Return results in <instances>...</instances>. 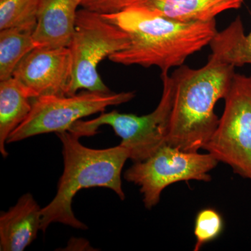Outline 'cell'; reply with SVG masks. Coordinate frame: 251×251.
I'll use <instances>...</instances> for the list:
<instances>
[{
  "instance_id": "obj_17",
  "label": "cell",
  "mask_w": 251,
  "mask_h": 251,
  "mask_svg": "<svg viewBox=\"0 0 251 251\" xmlns=\"http://www.w3.org/2000/svg\"><path fill=\"white\" fill-rule=\"evenodd\" d=\"M224 229V220L217 211L211 208L200 211L196 218L194 235L196 238L194 251L216 239Z\"/></svg>"
},
{
  "instance_id": "obj_5",
  "label": "cell",
  "mask_w": 251,
  "mask_h": 251,
  "mask_svg": "<svg viewBox=\"0 0 251 251\" xmlns=\"http://www.w3.org/2000/svg\"><path fill=\"white\" fill-rule=\"evenodd\" d=\"M163 93L156 109L148 115L120 113L113 110L101 112L88 121L79 120L68 131L78 138L97 134L101 126H110L121 138V146L128 150L134 163L145 161L166 144L167 132L173 100V81L168 72H162Z\"/></svg>"
},
{
  "instance_id": "obj_12",
  "label": "cell",
  "mask_w": 251,
  "mask_h": 251,
  "mask_svg": "<svg viewBox=\"0 0 251 251\" xmlns=\"http://www.w3.org/2000/svg\"><path fill=\"white\" fill-rule=\"evenodd\" d=\"M244 0H138L135 4L179 22H208L224 11L241 7Z\"/></svg>"
},
{
  "instance_id": "obj_4",
  "label": "cell",
  "mask_w": 251,
  "mask_h": 251,
  "mask_svg": "<svg viewBox=\"0 0 251 251\" xmlns=\"http://www.w3.org/2000/svg\"><path fill=\"white\" fill-rule=\"evenodd\" d=\"M129 36L101 14L82 8L77 11L75 30L69 46L72 57V81L68 96L80 90L112 92L102 80L99 64L106 57L123 50Z\"/></svg>"
},
{
  "instance_id": "obj_10",
  "label": "cell",
  "mask_w": 251,
  "mask_h": 251,
  "mask_svg": "<svg viewBox=\"0 0 251 251\" xmlns=\"http://www.w3.org/2000/svg\"><path fill=\"white\" fill-rule=\"evenodd\" d=\"M79 6L80 0H39L32 34L36 47H69Z\"/></svg>"
},
{
  "instance_id": "obj_14",
  "label": "cell",
  "mask_w": 251,
  "mask_h": 251,
  "mask_svg": "<svg viewBox=\"0 0 251 251\" xmlns=\"http://www.w3.org/2000/svg\"><path fill=\"white\" fill-rule=\"evenodd\" d=\"M209 57L234 67L251 64V31L246 35L240 17L218 31L210 44Z\"/></svg>"
},
{
  "instance_id": "obj_7",
  "label": "cell",
  "mask_w": 251,
  "mask_h": 251,
  "mask_svg": "<svg viewBox=\"0 0 251 251\" xmlns=\"http://www.w3.org/2000/svg\"><path fill=\"white\" fill-rule=\"evenodd\" d=\"M134 92L102 93L85 90L72 96H46L31 99L27 118L10 135L7 143H16L34 135L68 131L75 122L112 105L128 103Z\"/></svg>"
},
{
  "instance_id": "obj_8",
  "label": "cell",
  "mask_w": 251,
  "mask_h": 251,
  "mask_svg": "<svg viewBox=\"0 0 251 251\" xmlns=\"http://www.w3.org/2000/svg\"><path fill=\"white\" fill-rule=\"evenodd\" d=\"M219 163L211 153L188 152L166 144L148 159L135 162L124 177L140 186L144 204L151 209L158 204L162 192L170 185L190 180L210 181L209 173Z\"/></svg>"
},
{
  "instance_id": "obj_11",
  "label": "cell",
  "mask_w": 251,
  "mask_h": 251,
  "mask_svg": "<svg viewBox=\"0 0 251 251\" xmlns=\"http://www.w3.org/2000/svg\"><path fill=\"white\" fill-rule=\"evenodd\" d=\"M41 208L31 193L0 216V251H22L35 240L41 230Z\"/></svg>"
},
{
  "instance_id": "obj_16",
  "label": "cell",
  "mask_w": 251,
  "mask_h": 251,
  "mask_svg": "<svg viewBox=\"0 0 251 251\" xmlns=\"http://www.w3.org/2000/svg\"><path fill=\"white\" fill-rule=\"evenodd\" d=\"M39 0H0V30L18 27L34 30Z\"/></svg>"
},
{
  "instance_id": "obj_6",
  "label": "cell",
  "mask_w": 251,
  "mask_h": 251,
  "mask_svg": "<svg viewBox=\"0 0 251 251\" xmlns=\"http://www.w3.org/2000/svg\"><path fill=\"white\" fill-rule=\"evenodd\" d=\"M219 125L203 150L251 181V76L234 74Z\"/></svg>"
},
{
  "instance_id": "obj_13",
  "label": "cell",
  "mask_w": 251,
  "mask_h": 251,
  "mask_svg": "<svg viewBox=\"0 0 251 251\" xmlns=\"http://www.w3.org/2000/svg\"><path fill=\"white\" fill-rule=\"evenodd\" d=\"M31 106V99L14 77L0 81V152L4 158L9 155L8 138L27 118Z\"/></svg>"
},
{
  "instance_id": "obj_18",
  "label": "cell",
  "mask_w": 251,
  "mask_h": 251,
  "mask_svg": "<svg viewBox=\"0 0 251 251\" xmlns=\"http://www.w3.org/2000/svg\"><path fill=\"white\" fill-rule=\"evenodd\" d=\"M138 0H80V6L101 15L116 14L133 6Z\"/></svg>"
},
{
  "instance_id": "obj_1",
  "label": "cell",
  "mask_w": 251,
  "mask_h": 251,
  "mask_svg": "<svg viewBox=\"0 0 251 251\" xmlns=\"http://www.w3.org/2000/svg\"><path fill=\"white\" fill-rule=\"evenodd\" d=\"M102 16L130 39L128 47L110 56V61L125 66L157 67L161 73L182 66L189 56L209 45L218 32L216 19L179 22L137 5Z\"/></svg>"
},
{
  "instance_id": "obj_15",
  "label": "cell",
  "mask_w": 251,
  "mask_h": 251,
  "mask_svg": "<svg viewBox=\"0 0 251 251\" xmlns=\"http://www.w3.org/2000/svg\"><path fill=\"white\" fill-rule=\"evenodd\" d=\"M33 31L18 27L0 30V81L13 77L20 62L36 49Z\"/></svg>"
},
{
  "instance_id": "obj_9",
  "label": "cell",
  "mask_w": 251,
  "mask_h": 251,
  "mask_svg": "<svg viewBox=\"0 0 251 251\" xmlns=\"http://www.w3.org/2000/svg\"><path fill=\"white\" fill-rule=\"evenodd\" d=\"M72 64L68 47L36 48L20 62L13 77L29 99L68 96Z\"/></svg>"
},
{
  "instance_id": "obj_3",
  "label": "cell",
  "mask_w": 251,
  "mask_h": 251,
  "mask_svg": "<svg viewBox=\"0 0 251 251\" xmlns=\"http://www.w3.org/2000/svg\"><path fill=\"white\" fill-rule=\"evenodd\" d=\"M57 135L62 144L64 171L56 196L41 209V231L45 232L54 223L87 229L73 211V199L83 188L102 187L110 188L124 201L122 172L129 159V152L120 145L103 150L87 148L80 143V138L69 131Z\"/></svg>"
},
{
  "instance_id": "obj_2",
  "label": "cell",
  "mask_w": 251,
  "mask_h": 251,
  "mask_svg": "<svg viewBox=\"0 0 251 251\" xmlns=\"http://www.w3.org/2000/svg\"><path fill=\"white\" fill-rule=\"evenodd\" d=\"M234 68L209 57L204 67L182 65L171 74L173 100L166 144L188 152L203 148L219 125L214 107L228 93Z\"/></svg>"
}]
</instances>
